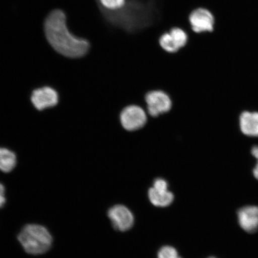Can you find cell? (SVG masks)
I'll return each mask as SVG.
<instances>
[{
    "mask_svg": "<svg viewBox=\"0 0 258 258\" xmlns=\"http://www.w3.org/2000/svg\"><path fill=\"white\" fill-rule=\"evenodd\" d=\"M44 28L48 43L62 55L79 58L88 52L89 41L70 32L67 27L66 15L60 10H55L48 15Z\"/></svg>",
    "mask_w": 258,
    "mask_h": 258,
    "instance_id": "cell-1",
    "label": "cell"
},
{
    "mask_svg": "<svg viewBox=\"0 0 258 258\" xmlns=\"http://www.w3.org/2000/svg\"><path fill=\"white\" fill-rule=\"evenodd\" d=\"M18 239L26 252L32 255L46 253L53 243L50 232L46 227L37 224L25 225L19 233Z\"/></svg>",
    "mask_w": 258,
    "mask_h": 258,
    "instance_id": "cell-2",
    "label": "cell"
},
{
    "mask_svg": "<svg viewBox=\"0 0 258 258\" xmlns=\"http://www.w3.org/2000/svg\"><path fill=\"white\" fill-rule=\"evenodd\" d=\"M108 217L116 230L124 232L130 230L134 224L133 214L126 206L115 205L109 209Z\"/></svg>",
    "mask_w": 258,
    "mask_h": 258,
    "instance_id": "cell-3",
    "label": "cell"
},
{
    "mask_svg": "<svg viewBox=\"0 0 258 258\" xmlns=\"http://www.w3.org/2000/svg\"><path fill=\"white\" fill-rule=\"evenodd\" d=\"M147 115L140 106H128L121 113L120 120L125 130L134 131L144 126L147 122Z\"/></svg>",
    "mask_w": 258,
    "mask_h": 258,
    "instance_id": "cell-4",
    "label": "cell"
},
{
    "mask_svg": "<svg viewBox=\"0 0 258 258\" xmlns=\"http://www.w3.org/2000/svg\"><path fill=\"white\" fill-rule=\"evenodd\" d=\"M189 22L194 32L202 33L214 30L215 18L212 13L205 8H198L189 16Z\"/></svg>",
    "mask_w": 258,
    "mask_h": 258,
    "instance_id": "cell-5",
    "label": "cell"
},
{
    "mask_svg": "<svg viewBox=\"0 0 258 258\" xmlns=\"http://www.w3.org/2000/svg\"><path fill=\"white\" fill-rule=\"evenodd\" d=\"M31 101L38 110L53 107L58 104V93L50 87H43L34 90L32 93Z\"/></svg>",
    "mask_w": 258,
    "mask_h": 258,
    "instance_id": "cell-6",
    "label": "cell"
},
{
    "mask_svg": "<svg viewBox=\"0 0 258 258\" xmlns=\"http://www.w3.org/2000/svg\"><path fill=\"white\" fill-rule=\"evenodd\" d=\"M148 111L153 117L168 112L172 107V102L168 95L162 91H153L145 98Z\"/></svg>",
    "mask_w": 258,
    "mask_h": 258,
    "instance_id": "cell-7",
    "label": "cell"
},
{
    "mask_svg": "<svg viewBox=\"0 0 258 258\" xmlns=\"http://www.w3.org/2000/svg\"><path fill=\"white\" fill-rule=\"evenodd\" d=\"M238 224L244 231L249 234L256 233L258 230V207L256 206H246L237 211Z\"/></svg>",
    "mask_w": 258,
    "mask_h": 258,
    "instance_id": "cell-8",
    "label": "cell"
},
{
    "mask_svg": "<svg viewBox=\"0 0 258 258\" xmlns=\"http://www.w3.org/2000/svg\"><path fill=\"white\" fill-rule=\"evenodd\" d=\"M240 129L244 135L258 137V112L245 111L240 118Z\"/></svg>",
    "mask_w": 258,
    "mask_h": 258,
    "instance_id": "cell-9",
    "label": "cell"
},
{
    "mask_svg": "<svg viewBox=\"0 0 258 258\" xmlns=\"http://www.w3.org/2000/svg\"><path fill=\"white\" fill-rule=\"evenodd\" d=\"M150 201L157 207H167L172 204L174 200L173 194L168 189H160L152 187L148 191Z\"/></svg>",
    "mask_w": 258,
    "mask_h": 258,
    "instance_id": "cell-10",
    "label": "cell"
},
{
    "mask_svg": "<svg viewBox=\"0 0 258 258\" xmlns=\"http://www.w3.org/2000/svg\"><path fill=\"white\" fill-rule=\"evenodd\" d=\"M17 164L15 153L5 148L0 147V170L5 173L12 172Z\"/></svg>",
    "mask_w": 258,
    "mask_h": 258,
    "instance_id": "cell-11",
    "label": "cell"
},
{
    "mask_svg": "<svg viewBox=\"0 0 258 258\" xmlns=\"http://www.w3.org/2000/svg\"><path fill=\"white\" fill-rule=\"evenodd\" d=\"M171 40L177 51L184 47L188 41V35L182 29L175 27L171 29L169 31Z\"/></svg>",
    "mask_w": 258,
    "mask_h": 258,
    "instance_id": "cell-12",
    "label": "cell"
},
{
    "mask_svg": "<svg viewBox=\"0 0 258 258\" xmlns=\"http://www.w3.org/2000/svg\"><path fill=\"white\" fill-rule=\"evenodd\" d=\"M100 4L108 11H115L123 8L126 0H99Z\"/></svg>",
    "mask_w": 258,
    "mask_h": 258,
    "instance_id": "cell-13",
    "label": "cell"
},
{
    "mask_svg": "<svg viewBox=\"0 0 258 258\" xmlns=\"http://www.w3.org/2000/svg\"><path fill=\"white\" fill-rule=\"evenodd\" d=\"M160 45L163 49L167 52L175 53L177 51L176 47L172 43L171 40L170 35L169 32H166L163 34L160 38L159 40Z\"/></svg>",
    "mask_w": 258,
    "mask_h": 258,
    "instance_id": "cell-14",
    "label": "cell"
},
{
    "mask_svg": "<svg viewBox=\"0 0 258 258\" xmlns=\"http://www.w3.org/2000/svg\"><path fill=\"white\" fill-rule=\"evenodd\" d=\"M158 258H182L179 255L175 248L164 246L158 252Z\"/></svg>",
    "mask_w": 258,
    "mask_h": 258,
    "instance_id": "cell-15",
    "label": "cell"
},
{
    "mask_svg": "<svg viewBox=\"0 0 258 258\" xmlns=\"http://www.w3.org/2000/svg\"><path fill=\"white\" fill-rule=\"evenodd\" d=\"M251 154L257 160V163L254 167L253 174L254 177L258 180V146L253 147L252 149H251Z\"/></svg>",
    "mask_w": 258,
    "mask_h": 258,
    "instance_id": "cell-16",
    "label": "cell"
},
{
    "mask_svg": "<svg viewBox=\"0 0 258 258\" xmlns=\"http://www.w3.org/2000/svg\"><path fill=\"white\" fill-rule=\"evenodd\" d=\"M6 202V189L4 185L0 183V209L5 206Z\"/></svg>",
    "mask_w": 258,
    "mask_h": 258,
    "instance_id": "cell-17",
    "label": "cell"
},
{
    "mask_svg": "<svg viewBox=\"0 0 258 258\" xmlns=\"http://www.w3.org/2000/svg\"><path fill=\"white\" fill-rule=\"evenodd\" d=\"M209 258H217V257H209Z\"/></svg>",
    "mask_w": 258,
    "mask_h": 258,
    "instance_id": "cell-18",
    "label": "cell"
}]
</instances>
